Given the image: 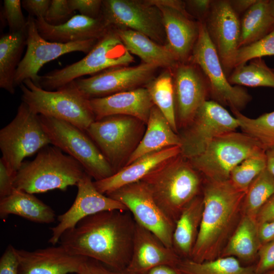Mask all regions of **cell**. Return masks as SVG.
<instances>
[{
    "instance_id": "14",
    "label": "cell",
    "mask_w": 274,
    "mask_h": 274,
    "mask_svg": "<svg viewBox=\"0 0 274 274\" xmlns=\"http://www.w3.org/2000/svg\"><path fill=\"white\" fill-rule=\"evenodd\" d=\"M106 195L123 204L136 223L173 249L175 223L158 206L142 181L124 186Z\"/></svg>"
},
{
    "instance_id": "6",
    "label": "cell",
    "mask_w": 274,
    "mask_h": 274,
    "mask_svg": "<svg viewBox=\"0 0 274 274\" xmlns=\"http://www.w3.org/2000/svg\"><path fill=\"white\" fill-rule=\"evenodd\" d=\"M134 61L132 54L115 30L111 28L82 59L40 76L39 86L49 91L57 90L83 76L129 65Z\"/></svg>"
},
{
    "instance_id": "5",
    "label": "cell",
    "mask_w": 274,
    "mask_h": 274,
    "mask_svg": "<svg viewBox=\"0 0 274 274\" xmlns=\"http://www.w3.org/2000/svg\"><path fill=\"white\" fill-rule=\"evenodd\" d=\"M20 86L22 101L38 115L65 121L84 131L95 121L89 100L73 82L54 91L45 90L30 79Z\"/></svg>"
},
{
    "instance_id": "3",
    "label": "cell",
    "mask_w": 274,
    "mask_h": 274,
    "mask_svg": "<svg viewBox=\"0 0 274 274\" xmlns=\"http://www.w3.org/2000/svg\"><path fill=\"white\" fill-rule=\"evenodd\" d=\"M141 181L175 224L187 206L201 194L203 182L202 176L181 154L163 163Z\"/></svg>"
},
{
    "instance_id": "50",
    "label": "cell",
    "mask_w": 274,
    "mask_h": 274,
    "mask_svg": "<svg viewBox=\"0 0 274 274\" xmlns=\"http://www.w3.org/2000/svg\"><path fill=\"white\" fill-rule=\"evenodd\" d=\"M212 3V1L210 0H191L186 2L189 7L200 16H207Z\"/></svg>"
},
{
    "instance_id": "22",
    "label": "cell",
    "mask_w": 274,
    "mask_h": 274,
    "mask_svg": "<svg viewBox=\"0 0 274 274\" xmlns=\"http://www.w3.org/2000/svg\"><path fill=\"white\" fill-rule=\"evenodd\" d=\"M181 259L155 234L135 222L131 256L125 269L127 272L146 274L162 265L177 267Z\"/></svg>"
},
{
    "instance_id": "41",
    "label": "cell",
    "mask_w": 274,
    "mask_h": 274,
    "mask_svg": "<svg viewBox=\"0 0 274 274\" xmlns=\"http://www.w3.org/2000/svg\"><path fill=\"white\" fill-rule=\"evenodd\" d=\"M73 14L68 0H51L44 19L49 24L57 25L66 22L74 15Z\"/></svg>"
},
{
    "instance_id": "2",
    "label": "cell",
    "mask_w": 274,
    "mask_h": 274,
    "mask_svg": "<svg viewBox=\"0 0 274 274\" xmlns=\"http://www.w3.org/2000/svg\"><path fill=\"white\" fill-rule=\"evenodd\" d=\"M245 193L236 188L229 179H204L203 212L190 260L202 262L221 256L242 216Z\"/></svg>"
},
{
    "instance_id": "4",
    "label": "cell",
    "mask_w": 274,
    "mask_h": 274,
    "mask_svg": "<svg viewBox=\"0 0 274 274\" xmlns=\"http://www.w3.org/2000/svg\"><path fill=\"white\" fill-rule=\"evenodd\" d=\"M85 172L74 158L55 146L43 148L35 158L23 162L15 177L14 188L34 194L62 191L77 185Z\"/></svg>"
},
{
    "instance_id": "39",
    "label": "cell",
    "mask_w": 274,
    "mask_h": 274,
    "mask_svg": "<svg viewBox=\"0 0 274 274\" xmlns=\"http://www.w3.org/2000/svg\"><path fill=\"white\" fill-rule=\"evenodd\" d=\"M274 55V28L261 40L238 49L234 60V68L252 59Z\"/></svg>"
},
{
    "instance_id": "13",
    "label": "cell",
    "mask_w": 274,
    "mask_h": 274,
    "mask_svg": "<svg viewBox=\"0 0 274 274\" xmlns=\"http://www.w3.org/2000/svg\"><path fill=\"white\" fill-rule=\"evenodd\" d=\"M100 16L112 28L131 29L166 43L161 12L151 0H104Z\"/></svg>"
},
{
    "instance_id": "21",
    "label": "cell",
    "mask_w": 274,
    "mask_h": 274,
    "mask_svg": "<svg viewBox=\"0 0 274 274\" xmlns=\"http://www.w3.org/2000/svg\"><path fill=\"white\" fill-rule=\"evenodd\" d=\"M29 251L16 250L19 274L76 273L87 258L74 255L63 246Z\"/></svg>"
},
{
    "instance_id": "48",
    "label": "cell",
    "mask_w": 274,
    "mask_h": 274,
    "mask_svg": "<svg viewBox=\"0 0 274 274\" xmlns=\"http://www.w3.org/2000/svg\"><path fill=\"white\" fill-rule=\"evenodd\" d=\"M256 220L258 224L274 220V194L259 210Z\"/></svg>"
},
{
    "instance_id": "19",
    "label": "cell",
    "mask_w": 274,
    "mask_h": 274,
    "mask_svg": "<svg viewBox=\"0 0 274 274\" xmlns=\"http://www.w3.org/2000/svg\"><path fill=\"white\" fill-rule=\"evenodd\" d=\"M77 186L78 192L74 203L67 211L57 217L58 223L50 228L52 236L49 242L52 245L59 242L65 231L88 216L106 211L127 210L121 202L99 192L92 178L86 172Z\"/></svg>"
},
{
    "instance_id": "36",
    "label": "cell",
    "mask_w": 274,
    "mask_h": 274,
    "mask_svg": "<svg viewBox=\"0 0 274 274\" xmlns=\"http://www.w3.org/2000/svg\"><path fill=\"white\" fill-rule=\"evenodd\" d=\"M274 194V178L264 169L249 186L244 198L242 214L255 218L261 208Z\"/></svg>"
},
{
    "instance_id": "34",
    "label": "cell",
    "mask_w": 274,
    "mask_h": 274,
    "mask_svg": "<svg viewBox=\"0 0 274 274\" xmlns=\"http://www.w3.org/2000/svg\"><path fill=\"white\" fill-rule=\"evenodd\" d=\"M177 267L184 274H256L254 265H243L237 259L230 256L202 262L182 259Z\"/></svg>"
},
{
    "instance_id": "47",
    "label": "cell",
    "mask_w": 274,
    "mask_h": 274,
    "mask_svg": "<svg viewBox=\"0 0 274 274\" xmlns=\"http://www.w3.org/2000/svg\"><path fill=\"white\" fill-rule=\"evenodd\" d=\"M15 176L8 171L3 161L0 159V199L10 195L14 190Z\"/></svg>"
},
{
    "instance_id": "44",
    "label": "cell",
    "mask_w": 274,
    "mask_h": 274,
    "mask_svg": "<svg viewBox=\"0 0 274 274\" xmlns=\"http://www.w3.org/2000/svg\"><path fill=\"white\" fill-rule=\"evenodd\" d=\"M76 274H130L125 270H117L112 269L101 262L86 258L81 264Z\"/></svg>"
},
{
    "instance_id": "40",
    "label": "cell",
    "mask_w": 274,
    "mask_h": 274,
    "mask_svg": "<svg viewBox=\"0 0 274 274\" xmlns=\"http://www.w3.org/2000/svg\"><path fill=\"white\" fill-rule=\"evenodd\" d=\"M22 4L20 0H5L3 14L9 27V32L25 31L27 20L22 11Z\"/></svg>"
},
{
    "instance_id": "30",
    "label": "cell",
    "mask_w": 274,
    "mask_h": 274,
    "mask_svg": "<svg viewBox=\"0 0 274 274\" xmlns=\"http://www.w3.org/2000/svg\"><path fill=\"white\" fill-rule=\"evenodd\" d=\"M261 245L256 219L242 214L220 257H233L247 265H253L251 263L257 259Z\"/></svg>"
},
{
    "instance_id": "55",
    "label": "cell",
    "mask_w": 274,
    "mask_h": 274,
    "mask_svg": "<svg viewBox=\"0 0 274 274\" xmlns=\"http://www.w3.org/2000/svg\"><path fill=\"white\" fill-rule=\"evenodd\" d=\"M264 274H274V269L269 272H267Z\"/></svg>"
},
{
    "instance_id": "25",
    "label": "cell",
    "mask_w": 274,
    "mask_h": 274,
    "mask_svg": "<svg viewBox=\"0 0 274 274\" xmlns=\"http://www.w3.org/2000/svg\"><path fill=\"white\" fill-rule=\"evenodd\" d=\"M180 154V147L177 146L147 154L124 166L112 176L94 181V185L99 192L106 195L124 186L141 181L163 163Z\"/></svg>"
},
{
    "instance_id": "33",
    "label": "cell",
    "mask_w": 274,
    "mask_h": 274,
    "mask_svg": "<svg viewBox=\"0 0 274 274\" xmlns=\"http://www.w3.org/2000/svg\"><path fill=\"white\" fill-rule=\"evenodd\" d=\"M145 87L154 104L164 116L174 131L178 133L176 121L173 72L164 69Z\"/></svg>"
},
{
    "instance_id": "8",
    "label": "cell",
    "mask_w": 274,
    "mask_h": 274,
    "mask_svg": "<svg viewBox=\"0 0 274 274\" xmlns=\"http://www.w3.org/2000/svg\"><path fill=\"white\" fill-rule=\"evenodd\" d=\"M265 151L244 132L231 131L214 139L200 154L188 159L204 180L229 179L232 170L245 159Z\"/></svg>"
},
{
    "instance_id": "29",
    "label": "cell",
    "mask_w": 274,
    "mask_h": 274,
    "mask_svg": "<svg viewBox=\"0 0 274 274\" xmlns=\"http://www.w3.org/2000/svg\"><path fill=\"white\" fill-rule=\"evenodd\" d=\"M15 215L32 222L50 224L55 220L54 211L33 194L14 189L9 196L0 199V216Z\"/></svg>"
},
{
    "instance_id": "11",
    "label": "cell",
    "mask_w": 274,
    "mask_h": 274,
    "mask_svg": "<svg viewBox=\"0 0 274 274\" xmlns=\"http://www.w3.org/2000/svg\"><path fill=\"white\" fill-rule=\"evenodd\" d=\"M198 23V36L189 62L199 67L205 75L213 100L241 112L251 100V96L246 89L229 82L204 22Z\"/></svg>"
},
{
    "instance_id": "1",
    "label": "cell",
    "mask_w": 274,
    "mask_h": 274,
    "mask_svg": "<svg viewBox=\"0 0 274 274\" xmlns=\"http://www.w3.org/2000/svg\"><path fill=\"white\" fill-rule=\"evenodd\" d=\"M135 222L128 210L101 212L65 231L60 245L71 253L124 270L132 254Z\"/></svg>"
},
{
    "instance_id": "16",
    "label": "cell",
    "mask_w": 274,
    "mask_h": 274,
    "mask_svg": "<svg viewBox=\"0 0 274 274\" xmlns=\"http://www.w3.org/2000/svg\"><path fill=\"white\" fill-rule=\"evenodd\" d=\"M158 68L143 62L135 66H119L72 82L89 100L144 87L154 77Z\"/></svg>"
},
{
    "instance_id": "26",
    "label": "cell",
    "mask_w": 274,
    "mask_h": 274,
    "mask_svg": "<svg viewBox=\"0 0 274 274\" xmlns=\"http://www.w3.org/2000/svg\"><path fill=\"white\" fill-rule=\"evenodd\" d=\"M113 29L129 52L138 56L143 63L173 72L180 63L165 45L154 42L146 35L129 29Z\"/></svg>"
},
{
    "instance_id": "52",
    "label": "cell",
    "mask_w": 274,
    "mask_h": 274,
    "mask_svg": "<svg viewBox=\"0 0 274 274\" xmlns=\"http://www.w3.org/2000/svg\"><path fill=\"white\" fill-rule=\"evenodd\" d=\"M257 0H236L230 1V4L237 12H242L248 10Z\"/></svg>"
},
{
    "instance_id": "7",
    "label": "cell",
    "mask_w": 274,
    "mask_h": 274,
    "mask_svg": "<svg viewBox=\"0 0 274 274\" xmlns=\"http://www.w3.org/2000/svg\"><path fill=\"white\" fill-rule=\"evenodd\" d=\"M146 128V124L135 117L117 115L95 120L85 131L116 173L126 165Z\"/></svg>"
},
{
    "instance_id": "12",
    "label": "cell",
    "mask_w": 274,
    "mask_h": 274,
    "mask_svg": "<svg viewBox=\"0 0 274 274\" xmlns=\"http://www.w3.org/2000/svg\"><path fill=\"white\" fill-rule=\"evenodd\" d=\"M237 119L218 102L206 100L191 122L178 133L181 155L187 159L202 153L216 137L236 131Z\"/></svg>"
},
{
    "instance_id": "20",
    "label": "cell",
    "mask_w": 274,
    "mask_h": 274,
    "mask_svg": "<svg viewBox=\"0 0 274 274\" xmlns=\"http://www.w3.org/2000/svg\"><path fill=\"white\" fill-rule=\"evenodd\" d=\"M197 67L190 62L179 63L173 72L178 132L191 122L210 95L208 81Z\"/></svg>"
},
{
    "instance_id": "45",
    "label": "cell",
    "mask_w": 274,
    "mask_h": 274,
    "mask_svg": "<svg viewBox=\"0 0 274 274\" xmlns=\"http://www.w3.org/2000/svg\"><path fill=\"white\" fill-rule=\"evenodd\" d=\"M16 249L9 245L0 258V274H19Z\"/></svg>"
},
{
    "instance_id": "42",
    "label": "cell",
    "mask_w": 274,
    "mask_h": 274,
    "mask_svg": "<svg viewBox=\"0 0 274 274\" xmlns=\"http://www.w3.org/2000/svg\"><path fill=\"white\" fill-rule=\"evenodd\" d=\"M254 266L256 274H264L274 269V239L261 245Z\"/></svg>"
},
{
    "instance_id": "10",
    "label": "cell",
    "mask_w": 274,
    "mask_h": 274,
    "mask_svg": "<svg viewBox=\"0 0 274 274\" xmlns=\"http://www.w3.org/2000/svg\"><path fill=\"white\" fill-rule=\"evenodd\" d=\"M50 144L39 115L22 101L14 118L0 130L1 159L15 176L25 158Z\"/></svg>"
},
{
    "instance_id": "37",
    "label": "cell",
    "mask_w": 274,
    "mask_h": 274,
    "mask_svg": "<svg viewBox=\"0 0 274 274\" xmlns=\"http://www.w3.org/2000/svg\"><path fill=\"white\" fill-rule=\"evenodd\" d=\"M232 112L242 132L256 140L265 151L274 148V111L256 118L248 117L236 110Z\"/></svg>"
},
{
    "instance_id": "38",
    "label": "cell",
    "mask_w": 274,
    "mask_h": 274,
    "mask_svg": "<svg viewBox=\"0 0 274 274\" xmlns=\"http://www.w3.org/2000/svg\"><path fill=\"white\" fill-rule=\"evenodd\" d=\"M266 168L265 151L250 156L231 172L229 180L238 189L246 192L253 181Z\"/></svg>"
},
{
    "instance_id": "32",
    "label": "cell",
    "mask_w": 274,
    "mask_h": 274,
    "mask_svg": "<svg viewBox=\"0 0 274 274\" xmlns=\"http://www.w3.org/2000/svg\"><path fill=\"white\" fill-rule=\"evenodd\" d=\"M268 1L257 0L245 12L241 21L238 48L261 40L274 28V18L269 12Z\"/></svg>"
},
{
    "instance_id": "9",
    "label": "cell",
    "mask_w": 274,
    "mask_h": 274,
    "mask_svg": "<svg viewBox=\"0 0 274 274\" xmlns=\"http://www.w3.org/2000/svg\"><path fill=\"white\" fill-rule=\"evenodd\" d=\"M39 117L51 144L78 161L95 181L105 179L115 174L85 131L63 120L41 115Z\"/></svg>"
},
{
    "instance_id": "51",
    "label": "cell",
    "mask_w": 274,
    "mask_h": 274,
    "mask_svg": "<svg viewBox=\"0 0 274 274\" xmlns=\"http://www.w3.org/2000/svg\"><path fill=\"white\" fill-rule=\"evenodd\" d=\"M146 274H184L177 267L168 265L156 266Z\"/></svg>"
},
{
    "instance_id": "27",
    "label": "cell",
    "mask_w": 274,
    "mask_h": 274,
    "mask_svg": "<svg viewBox=\"0 0 274 274\" xmlns=\"http://www.w3.org/2000/svg\"><path fill=\"white\" fill-rule=\"evenodd\" d=\"M181 140L161 111L152 108L144 136L126 165L147 154L173 146H180Z\"/></svg>"
},
{
    "instance_id": "23",
    "label": "cell",
    "mask_w": 274,
    "mask_h": 274,
    "mask_svg": "<svg viewBox=\"0 0 274 274\" xmlns=\"http://www.w3.org/2000/svg\"><path fill=\"white\" fill-rule=\"evenodd\" d=\"M38 31L45 40L68 43L89 40H99L111 28L100 16L97 18L74 15L64 23L48 24L43 18H35Z\"/></svg>"
},
{
    "instance_id": "54",
    "label": "cell",
    "mask_w": 274,
    "mask_h": 274,
    "mask_svg": "<svg viewBox=\"0 0 274 274\" xmlns=\"http://www.w3.org/2000/svg\"><path fill=\"white\" fill-rule=\"evenodd\" d=\"M268 7L270 15L274 18V0L268 1Z\"/></svg>"
},
{
    "instance_id": "17",
    "label": "cell",
    "mask_w": 274,
    "mask_h": 274,
    "mask_svg": "<svg viewBox=\"0 0 274 274\" xmlns=\"http://www.w3.org/2000/svg\"><path fill=\"white\" fill-rule=\"evenodd\" d=\"M161 12L166 37L165 46L180 63L189 62L199 33V23L178 0H151Z\"/></svg>"
},
{
    "instance_id": "18",
    "label": "cell",
    "mask_w": 274,
    "mask_h": 274,
    "mask_svg": "<svg viewBox=\"0 0 274 274\" xmlns=\"http://www.w3.org/2000/svg\"><path fill=\"white\" fill-rule=\"evenodd\" d=\"M225 73L234 68L241 21L228 1H212L204 23Z\"/></svg>"
},
{
    "instance_id": "46",
    "label": "cell",
    "mask_w": 274,
    "mask_h": 274,
    "mask_svg": "<svg viewBox=\"0 0 274 274\" xmlns=\"http://www.w3.org/2000/svg\"><path fill=\"white\" fill-rule=\"evenodd\" d=\"M51 3L50 0H24L22 7L33 17L44 18Z\"/></svg>"
},
{
    "instance_id": "31",
    "label": "cell",
    "mask_w": 274,
    "mask_h": 274,
    "mask_svg": "<svg viewBox=\"0 0 274 274\" xmlns=\"http://www.w3.org/2000/svg\"><path fill=\"white\" fill-rule=\"evenodd\" d=\"M26 45V30L9 32L0 39V87L11 94L15 91V76Z\"/></svg>"
},
{
    "instance_id": "35",
    "label": "cell",
    "mask_w": 274,
    "mask_h": 274,
    "mask_svg": "<svg viewBox=\"0 0 274 274\" xmlns=\"http://www.w3.org/2000/svg\"><path fill=\"white\" fill-rule=\"evenodd\" d=\"M251 60L248 64L235 67L228 77L229 82L231 85L274 88V70L268 67L261 58Z\"/></svg>"
},
{
    "instance_id": "15",
    "label": "cell",
    "mask_w": 274,
    "mask_h": 274,
    "mask_svg": "<svg viewBox=\"0 0 274 274\" xmlns=\"http://www.w3.org/2000/svg\"><path fill=\"white\" fill-rule=\"evenodd\" d=\"M26 29V50L17 68L14 84L20 85L27 79L39 86L38 73L46 63L59 57L74 52L87 54L98 40L60 43L48 41L39 33L35 18L28 15Z\"/></svg>"
},
{
    "instance_id": "43",
    "label": "cell",
    "mask_w": 274,
    "mask_h": 274,
    "mask_svg": "<svg viewBox=\"0 0 274 274\" xmlns=\"http://www.w3.org/2000/svg\"><path fill=\"white\" fill-rule=\"evenodd\" d=\"M102 2L101 0H68L73 12L78 11L79 14L93 18L100 17Z\"/></svg>"
},
{
    "instance_id": "28",
    "label": "cell",
    "mask_w": 274,
    "mask_h": 274,
    "mask_svg": "<svg viewBox=\"0 0 274 274\" xmlns=\"http://www.w3.org/2000/svg\"><path fill=\"white\" fill-rule=\"evenodd\" d=\"M203 209L201 193L187 206L176 222L173 249L182 259L191 258L199 232Z\"/></svg>"
},
{
    "instance_id": "53",
    "label": "cell",
    "mask_w": 274,
    "mask_h": 274,
    "mask_svg": "<svg viewBox=\"0 0 274 274\" xmlns=\"http://www.w3.org/2000/svg\"><path fill=\"white\" fill-rule=\"evenodd\" d=\"M266 158V169L274 178V148L265 151Z\"/></svg>"
},
{
    "instance_id": "49",
    "label": "cell",
    "mask_w": 274,
    "mask_h": 274,
    "mask_svg": "<svg viewBox=\"0 0 274 274\" xmlns=\"http://www.w3.org/2000/svg\"><path fill=\"white\" fill-rule=\"evenodd\" d=\"M258 233L262 244L274 239V220L258 224Z\"/></svg>"
},
{
    "instance_id": "24",
    "label": "cell",
    "mask_w": 274,
    "mask_h": 274,
    "mask_svg": "<svg viewBox=\"0 0 274 274\" xmlns=\"http://www.w3.org/2000/svg\"><path fill=\"white\" fill-rule=\"evenodd\" d=\"M89 101L95 120L109 116L120 115L135 117L146 124L154 106L145 86L91 99Z\"/></svg>"
}]
</instances>
